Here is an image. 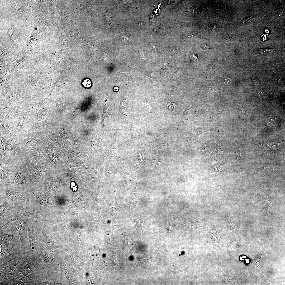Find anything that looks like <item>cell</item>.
<instances>
[{"label":"cell","instance_id":"cell-1","mask_svg":"<svg viewBox=\"0 0 285 285\" xmlns=\"http://www.w3.org/2000/svg\"><path fill=\"white\" fill-rule=\"evenodd\" d=\"M0 90V108L14 106L28 108L29 104L37 102L21 84L14 80Z\"/></svg>","mask_w":285,"mask_h":285},{"label":"cell","instance_id":"cell-2","mask_svg":"<svg viewBox=\"0 0 285 285\" xmlns=\"http://www.w3.org/2000/svg\"><path fill=\"white\" fill-rule=\"evenodd\" d=\"M13 184L1 186L0 195L8 204H11L23 201L32 203L38 206L34 194L30 189Z\"/></svg>","mask_w":285,"mask_h":285},{"label":"cell","instance_id":"cell-3","mask_svg":"<svg viewBox=\"0 0 285 285\" xmlns=\"http://www.w3.org/2000/svg\"><path fill=\"white\" fill-rule=\"evenodd\" d=\"M10 205L12 210L17 213L29 218L33 217L38 220L40 223L44 225L48 223L49 216L46 209L32 203L23 201Z\"/></svg>","mask_w":285,"mask_h":285},{"label":"cell","instance_id":"cell-4","mask_svg":"<svg viewBox=\"0 0 285 285\" xmlns=\"http://www.w3.org/2000/svg\"><path fill=\"white\" fill-rule=\"evenodd\" d=\"M45 66H29L18 73L14 80L21 84L34 97L33 93L34 89L45 72Z\"/></svg>","mask_w":285,"mask_h":285},{"label":"cell","instance_id":"cell-5","mask_svg":"<svg viewBox=\"0 0 285 285\" xmlns=\"http://www.w3.org/2000/svg\"><path fill=\"white\" fill-rule=\"evenodd\" d=\"M43 267L36 257L33 255L22 253L21 260L20 272L36 285Z\"/></svg>","mask_w":285,"mask_h":285},{"label":"cell","instance_id":"cell-6","mask_svg":"<svg viewBox=\"0 0 285 285\" xmlns=\"http://www.w3.org/2000/svg\"><path fill=\"white\" fill-rule=\"evenodd\" d=\"M48 98L38 102L29 104L28 110L34 131H43L46 124Z\"/></svg>","mask_w":285,"mask_h":285},{"label":"cell","instance_id":"cell-7","mask_svg":"<svg viewBox=\"0 0 285 285\" xmlns=\"http://www.w3.org/2000/svg\"><path fill=\"white\" fill-rule=\"evenodd\" d=\"M40 224L38 220L30 218L27 231L28 243L23 251L24 252L34 256L40 248L38 243Z\"/></svg>","mask_w":285,"mask_h":285},{"label":"cell","instance_id":"cell-8","mask_svg":"<svg viewBox=\"0 0 285 285\" xmlns=\"http://www.w3.org/2000/svg\"><path fill=\"white\" fill-rule=\"evenodd\" d=\"M0 119L6 121L13 130L20 118L28 110L27 108L14 106L0 108Z\"/></svg>","mask_w":285,"mask_h":285},{"label":"cell","instance_id":"cell-9","mask_svg":"<svg viewBox=\"0 0 285 285\" xmlns=\"http://www.w3.org/2000/svg\"><path fill=\"white\" fill-rule=\"evenodd\" d=\"M0 245L1 246H21L18 232L10 225L0 228Z\"/></svg>","mask_w":285,"mask_h":285},{"label":"cell","instance_id":"cell-10","mask_svg":"<svg viewBox=\"0 0 285 285\" xmlns=\"http://www.w3.org/2000/svg\"><path fill=\"white\" fill-rule=\"evenodd\" d=\"M30 218L17 213L16 220L8 224L11 225L19 233L22 250L26 247L28 243L27 231Z\"/></svg>","mask_w":285,"mask_h":285},{"label":"cell","instance_id":"cell-11","mask_svg":"<svg viewBox=\"0 0 285 285\" xmlns=\"http://www.w3.org/2000/svg\"><path fill=\"white\" fill-rule=\"evenodd\" d=\"M0 228L15 221L17 213L12 209L8 204L0 195Z\"/></svg>","mask_w":285,"mask_h":285},{"label":"cell","instance_id":"cell-12","mask_svg":"<svg viewBox=\"0 0 285 285\" xmlns=\"http://www.w3.org/2000/svg\"><path fill=\"white\" fill-rule=\"evenodd\" d=\"M14 130L17 132V135L34 131L28 110L20 118Z\"/></svg>","mask_w":285,"mask_h":285},{"label":"cell","instance_id":"cell-13","mask_svg":"<svg viewBox=\"0 0 285 285\" xmlns=\"http://www.w3.org/2000/svg\"><path fill=\"white\" fill-rule=\"evenodd\" d=\"M0 261H8L23 252L21 246H1Z\"/></svg>","mask_w":285,"mask_h":285},{"label":"cell","instance_id":"cell-14","mask_svg":"<svg viewBox=\"0 0 285 285\" xmlns=\"http://www.w3.org/2000/svg\"><path fill=\"white\" fill-rule=\"evenodd\" d=\"M0 120L1 135L5 138L15 141L17 137L16 131L11 129L6 121Z\"/></svg>","mask_w":285,"mask_h":285},{"label":"cell","instance_id":"cell-15","mask_svg":"<svg viewBox=\"0 0 285 285\" xmlns=\"http://www.w3.org/2000/svg\"><path fill=\"white\" fill-rule=\"evenodd\" d=\"M31 59L24 56L15 60L11 65V73H20L30 65Z\"/></svg>","mask_w":285,"mask_h":285},{"label":"cell","instance_id":"cell-16","mask_svg":"<svg viewBox=\"0 0 285 285\" xmlns=\"http://www.w3.org/2000/svg\"><path fill=\"white\" fill-rule=\"evenodd\" d=\"M273 51V49H272L263 48L260 50V53L262 54H269L272 53Z\"/></svg>","mask_w":285,"mask_h":285},{"label":"cell","instance_id":"cell-17","mask_svg":"<svg viewBox=\"0 0 285 285\" xmlns=\"http://www.w3.org/2000/svg\"><path fill=\"white\" fill-rule=\"evenodd\" d=\"M256 17V16H249L244 19L242 23L243 24H246L255 19Z\"/></svg>","mask_w":285,"mask_h":285},{"label":"cell","instance_id":"cell-18","mask_svg":"<svg viewBox=\"0 0 285 285\" xmlns=\"http://www.w3.org/2000/svg\"><path fill=\"white\" fill-rule=\"evenodd\" d=\"M82 84L84 87L87 88H89L91 86V83L88 79L84 80L82 82Z\"/></svg>","mask_w":285,"mask_h":285},{"label":"cell","instance_id":"cell-19","mask_svg":"<svg viewBox=\"0 0 285 285\" xmlns=\"http://www.w3.org/2000/svg\"><path fill=\"white\" fill-rule=\"evenodd\" d=\"M104 16L105 19L107 22H109L112 20V16L110 13L108 12H106Z\"/></svg>","mask_w":285,"mask_h":285},{"label":"cell","instance_id":"cell-20","mask_svg":"<svg viewBox=\"0 0 285 285\" xmlns=\"http://www.w3.org/2000/svg\"><path fill=\"white\" fill-rule=\"evenodd\" d=\"M122 41L127 43L129 41V37L126 34H123L122 36Z\"/></svg>","mask_w":285,"mask_h":285},{"label":"cell","instance_id":"cell-21","mask_svg":"<svg viewBox=\"0 0 285 285\" xmlns=\"http://www.w3.org/2000/svg\"><path fill=\"white\" fill-rule=\"evenodd\" d=\"M276 80L277 83L279 84H282L284 81L283 79H282V78L280 77H276Z\"/></svg>","mask_w":285,"mask_h":285},{"label":"cell","instance_id":"cell-22","mask_svg":"<svg viewBox=\"0 0 285 285\" xmlns=\"http://www.w3.org/2000/svg\"><path fill=\"white\" fill-rule=\"evenodd\" d=\"M225 78L224 79L225 81V83H226V84H227L231 80V79L227 77H225Z\"/></svg>","mask_w":285,"mask_h":285},{"label":"cell","instance_id":"cell-23","mask_svg":"<svg viewBox=\"0 0 285 285\" xmlns=\"http://www.w3.org/2000/svg\"><path fill=\"white\" fill-rule=\"evenodd\" d=\"M203 47L205 49H207L209 48L208 46L206 45H203Z\"/></svg>","mask_w":285,"mask_h":285}]
</instances>
